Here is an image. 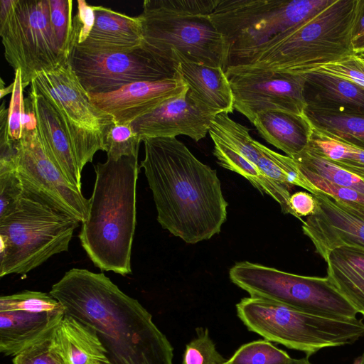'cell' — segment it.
I'll use <instances>...</instances> for the list:
<instances>
[{
	"mask_svg": "<svg viewBox=\"0 0 364 364\" xmlns=\"http://www.w3.org/2000/svg\"><path fill=\"white\" fill-rule=\"evenodd\" d=\"M95 169L89 213L81 223L79 239L95 267L125 276L132 273L138 156L107 158Z\"/></svg>",
	"mask_w": 364,
	"mask_h": 364,
	"instance_id": "3957f363",
	"label": "cell"
},
{
	"mask_svg": "<svg viewBox=\"0 0 364 364\" xmlns=\"http://www.w3.org/2000/svg\"><path fill=\"white\" fill-rule=\"evenodd\" d=\"M289 205L296 218L303 222L302 217H308L315 213L316 201L314 196L306 191H297L291 195Z\"/></svg>",
	"mask_w": 364,
	"mask_h": 364,
	"instance_id": "f35d334b",
	"label": "cell"
},
{
	"mask_svg": "<svg viewBox=\"0 0 364 364\" xmlns=\"http://www.w3.org/2000/svg\"><path fill=\"white\" fill-rule=\"evenodd\" d=\"M296 164L326 180L364 195V180L320 156L307 146L292 158Z\"/></svg>",
	"mask_w": 364,
	"mask_h": 364,
	"instance_id": "f1b7e54d",
	"label": "cell"
},
{
	"mask_svg": "<svg viewBox=\"0 0 364 364\" xmlns=\"http://www.w3.org/2000/svg\"><path fill=\"white\" fill-rule=\"evenodd\" d=\"M94 20L82 42L75 47L87 52H129L139 48L142 31L138 16L132 17L101 6H93Z\"/></svg>",
	"mask_w": 364,
	"mask_h": 364,
	"instance_id": "44dd1931",
	"label": "cell"
},
{
	"mask_svg": "<svg viewBox=\"0 0 364 364\" xmlns=\"http://www.w3.org/2000/svg\"><path fill=\"white\" fill-rule=\"evenodd\" d=\"M23 193L14 163H0V218L16 208Z\"/></svg>",
	"mask_w": 364,
	"mask_h": 364,
	"instance_id": "8d00e7d4",
	"label": "cell"
},
{
	"mask_svg": "<svg viewBox=\"0 0 364 364\" xmlns=\"http://www.w3.org/2000/svg\"><path fill=\"white\" fill-rule=\"evenodd\" d=\"M307 147L320 156L364 180L363 149L338 139L313 126Z\"/></svg>",
	"mask_w": 364,
	"mask_h": 364,
	"instance_id": "83f0119b",
	"label": "cell"
},
{
	"mask_svg": "<svg viewBox=\"0 0 364 364\" xmlns=\"http://www.w3.org/2000/svg\"><path fill=\"white\" fill-rule=\"evenodd\" d=\"M49 294L65 315L95 331L110 364H173V348L151 314L104 273L73 268Z\"/></svg>",
	"mask_w": 364,
	"mask_h": 364,
	"instance_id": "6da1fadb",
	"label": "cell"
},
{
	"mask_svg": "<svg viewBox=\"0 0 364 364\" xmlns=\"http://www.w3.org/2000/svg\"><path fill=\"white\" fill-rule=\"evenodd\" d=\"M55 328L14 355L13 363L71 364L57 340Z\"/></svg>",
	"mask_w": 364,
	"mask_h": 364,
	"instance_id": "f546056e",
	"label": "cell"
},
{
	"mask_svg": "<svg viewBox=\"0 0 364 364\" xmlns=\"http://www.w3.org/2000/svg\"><path fill=\"white\" fill-rule=\"evenodd\" d=\"M225 73L231 86L234 109L253 124L257 115L268 110L304 114V75L230 66Z\"/></svg>",
	"mask_w": 364,
	"mask_h": 364,
	"instance_id": "5bb4252c",
	"label": "cell"
},
{
	"mask_svg": "<svg viewBox=\"0 0 364 364\" xmlns=\"http://www.w3.org/2000/svg\"><path fill=\"white\" fill-rule=\"evenodd\" d=\"M1 97H3L5 95L11 93L14 87V83L12 82L9 87H4L2 83L1 84Z\"/></svg>",
	"mask_w": 364,
	"mask_h": 364,
	"instance_id": "b9f144b4",
	"label": "cell"
},
{
	"mask_svg": "<svg viewBox=\"0 0 364 364\" xmlns=\"http://www.w3.org/2000/svg\"><path fill=\"white\" fill-rule=\"evenodd\" d=\"M362 0H333L234 66L302 75L354 55L352 33Z\"/></svg>",
	"mask_w": 364,
	"mask_h": 364,
	"instance_id": "277c9868",
	"label": "cell"
},
{
	"mask_svg": "<svg viewBox=\"0 0 364 364\" xmlns=\"http://www.w3.org/2000/svg\"><path fill=\"white\" fill-rule=\"evenodd\" d=\"M304 114L316 129L364 150V113L306 107Z\"/></svg>",
	"mask_w": 364,
	"mask_h": 364,
	"instance_id": "4316f807",
	"label": "cell"
},
{
	"mask_svg": "<svg viewBox=\"0 0 364 364\" xmlns=\"http://www.w3.org/2000/svg\"><path fill=\"white\" fill-rule=\"evenodd\" d=\"M236 310L250 331L307 357L323 348L352 344L364 336L362 319L323 317L263 298L245 297Z\"/></svg>",
	"mask_w": 364,
	"mask_h": 364,
	"instance_id": "52a82bcc",
	"label": "cell"
},
{
	"mask_svg": "<svg viewBox=\"0 0 364 364\" xmlns=\"http://www.w3.org/2000/svg\"><path fill=\"white\" fill-rule=\"evenodd\" d=\"M214 8L213 0H145L137 16L141 48L176 70L173 52L191 62L225 70L228 50L210 18Z\"/></svg>",
	"mask_w": 364,
	"mask_h": 364,
	"instance_id": "5b68a950",
	"label": "cell"
},
{
	"mask_svg": "<svg viewBox=\"0 0 364 364\" xmlns=\"http://www.w3.org/2000/svg\"><path fill=\"white\" fill-rule=\"evenodd\" d=\"M68 63L88 94L108 93L134 82L179 75L141 47L129 52L109 53L87 52L74 47Z\"/></svg>",
	"mask_w": 364,
	"mask_h": 364,
	"instance_id": "4fadbf2b",
	"label": "cell"
},
{
	"mask_svg": "<svg viewBox=\"0 0 364 364\" xmlns=\"http://www.w3.org/2000/svg\"><path fill=\"white\" fill-rule=\"evenodd\" d=\"M26 100L36 117L39 137L47 155L65 178L81 191L82 172L71 142L56 112L43 96L32 88Z\"/></svg>",
	"mask_w": 364,
	"mask_h": 364,
	"instance_id": "ffe728a7",
	"label": "cell"
},
{
	"mask_svg": "<svg viewBox=\"0 0 364 364\" xmlns=\"http://www.w3.org/2000/svg\"><path fill=\"white\" fill-rule=\"evenodd\" d=\"M317 207L315 213L302 222V230L324 260L332 250L343 246L364 248V218L327 194L312 193Z\"/></svg>",
	"mask_w": 364,
	"mask_h": 364,
	"instance_id": "ac0fdd59",
	"label": "cell"
},
{
	"mask_svg": "<svg viewBox=\"0 0 364 364\" xmlns=\"http://www.w3.org/2000/svg\"><path fill=\"white\" fill-rule=\"evenodd\" d=\"M57 340L71 364L110 363L95 331L65 315L55 326Z\"/></svg>",
	"mask_w": 364,
	"mask_h": 364,
	"instance_id": "484cf974",
	"label": "cell"
},
{
	"mask_svg": "<svg viewBox=\"0 0 364 364\" xmlns=\"http://www.w3.org/2000/svg\"><path fill=\"white\" fill-rule=\"evenodd\" d=\"M305 78L306 107L348 113H364V87L342 78L316 71Z\"/></svg>",
	"mask_w": 364,
	"mask_h": 364,
	"instance_id": "603a6c76",
	"label": "cell"
},
{
	"mask_svg": "<svg viewBox=\"0 0 364 364\" xmlns=\"http://www.w3.org/2000/svg\"><path fill=\"white\" fill-rule=\"evenodd\" d=\"M225 364V363H224ZM289 364H312L308 357L301 358H292Z\"/></svg>",
	"mask_w": 364,
	"mask_h": 364,
	"instance_id": "60d3db41",
	"label": "cell"
},
{
	"mask_svg": "<svg viewBox=\"0 0 364 364\" xmlns=\"http://www.w3.org/2000/svg\"><path fill=\"white\" fill-rule=\"evenodd\" d=\"M31 88L56 112L82 172L95 154L103 149V135L112 117L93 105L69 63L41 73L31 82Z\"/></svg>",
	"mask_w": 364,
	"mask_h": 364,
	"instance_id": "30bf717a",
	"label": "cell"
},
{
	"mask_svg": "<svg viewBox=\"0 0 364 364\" xmlns=\"http://www.w3.org/2000/svg\"><path fill=\"white\" fill-rule=\"evenodd\" d=\"M333 75L364 87V65L355 54L313 70Z\"/></svg>",
	"mask_w": 364,
	"mask_h": 364,
	"instance_id": "74e56055",
	"label": "cell"
},
{
	"mask_svg": "<svg viewBox=\"0 0 364 364\" xmlns=\"http://www.w3.org/2000/svg\"><path fill=\"white\" fill-rule=\"evenodd\" d=\"M172 61L188 88L204 104L220 112H233V95L223 68L191 62L178 52L172 53Z\"/></svg>",
	"mask_w": 364,
	"mask_h": 364,
	"instance_id": "7402d4cb",
	"label": "cell"
},
{
	"mask_svg": "<svg viewBox=\"0 0 364 364\" xmlns=\"http://www.w3.org/2000/svg\"><path fill=\"white\" fill-rule=\"evenodd\" d=\"M72 0H48L49 21L56 43L68 58L75 47Z\"/></svg>",
	"mask_w": 364,
	"mask_h": 364,
	"instance_id": "4dcf8cb0",
	"label": "cell"
},
{
	"mask_svg": "<svg viewBox=\"0 0 364 364\" xmlns=\"http://www.w3.org/2000/svg\"><path fill=\"white\" fill-rule=\"evenodd\" d=\"M332 1L219 0L210 18L225 41L228 50L227 68L252 56L276 36Z\"/></svg>",
	"mask_w": 364,
	"mask_h": 364,
	"instance_id": "ba28073f",
	"label": "cell"
},
{
	"mask_svg": "<svg viewBox=\"0 0 364 364\" xmlns=\"http://www.w3.org/2000/svg\"><path fill=\"white\" fill-rule=\"evenodd\" d=\"M355 55L364 65V52L355 54Z\"/></svg>",
	"mask_w": 364,
	"mask_h": 364,
	"instance_id": "ee69618b",
	"label": "cell"
},
{
	"mask_svg": "<svg viewBox=\"0 0 364 364\" xmlns=\"http://www.w3.org/2000/svg\"><path fill=\"white\" fill-rule=\"evenodd\" d=\"M14 87L8 112V134L13 141L19 140L28 119L30 112L26 105L23 91L26 86L22 82L21 70L15 72Z\"/></svg>",
	"mask_w": 364,
	"mask_h": 364,
	"instance_id": "d590c367",
	"label": "cell"
},
{
	"mask_svg": "<svg viewBox=\"0 0 364 364\" xmlns=\"http://www.w3.org/2000/svg\"><path fill=\"white\" fill-rule=\"evenodd\" d=\"M80 223L23 192L15 209L0 218V277L26 274L68 251Z\"/></svg>",
	"mask_w": 364,
	"mask_h": 364,
	"instance_id": "8992f818",
	"label": "cell"
},
{
	"mask_svg": "<svg viewBox=\"0 0 364 364\" xmlns=\"http://www.w3.org/2000/svg\"><path fill=\"white\" fill-rule=\"evenodd\" d=\"M253 124L263 139L291 158L305 149L312 134L304 114L268 110L258 114Z\"/></svg>",
	"mask_w": 364,
	"mask_h": 364,
	"instance_id": "cb8c5ba5",
	"label": "cell"
},
{
	"mask_svg": "<svg viewBox=\"0 0 364 364\" xmlns=\"http://www.w3.org/2000/svg\"><path fill=\"white\" fill-rule=\"evenodd\" d=\"M4 57L27 86L43 73L68 63L59 49L49 21L48 0H13L0 17Z\"/></svg>",
	"mask_w": 364,
	"mask_h": 364,
	"instance_id": "8fae6325",
	"label": "cell"
},
{
	"mask_svg": "<svg viewBox=\"0 0 364 364\" xmlns=\"http://www.w3.org/2000/svg\"><path fill=\"white\" fill-rule=\"evenodd\" d=\"M140 167L152 192L161 226L189 244L220 233L228 203L215 169L176 137L146 139Z\"/></svg>",
	"mask_w": 364,
	"mask_h": 364,
	"instance_id": "7a4b0ae2",
	"label": "cell"
},
{
	"mask_svg": "<svg viewBox=\"0 0 364 364\" xmlns=\"http://www.w3.org/2000/svg\"><path fill=\"white\" fill-rule=\"evenodd\" d=\"M220 112L210 108L188 89L131 123L143 141L146 139L185 135L196 141L203 139Z\"/></svg>",
	"mask_w": 364,
	"mask_h": 364,
	"instance_id": "e0dca14e",
	"label": "cell"
},
{
	"mask_svg": "<svg viewBox=\"0 0 364 364\" xmlns=\"http://www.w3.org/2000/svg\"><path fill=\"white\" fill-rule=\"evenodd\" d=\"M296 162V161H295ZM300 172L318 190L364 218V195L350 188L333 183L296 164Z\"/></svg>",
	"mask_w": 364,
	"mask_h": 364,
	"instance_id": "836d02e7",
	"label": "cell"
},
{
	"mask_svg": "<svg viewBox=\"0 0 364 364\" xmlns=\"http://www.w3.org/2000/svg\"><path fill=\"white\" fill-rule=\"evenodd\" d=\"M14 160L23 192L72 215L81 223L88 216L90 198L73 186L47 155L31 111L21 138L14 141Z\"/></svg>",
	"mask_w": 364,
	"mask_h": 364,
	"instance_id": "7c38bea8",
	"label": "cell"
},
{
	"mask_svg": "<svg viewBox=\"0 0 364 364\" xmlns=\"http://www.w3.org/2000/svg\"><path fill=\"white\" fill-rule=\"evenodd\" d=\"M65 316L49 293L26 290L0 297V352L14 356L54 328Z\"/></svg>",
	"mask_w": 364,
	"mask_h": 364,
	"instance_id": "9a60e30c",
	"label": "cell"
},
{
	"mask_svg": "<svg viewBox=\"0 0 364 364\" xmlns=\"http://www.w3.org/2000/svg\"><path fill=\"white\" fill-rule=\"evenodd\" d=\"M325 262L330 282L364 316V248H336L328 253Z\"/></svg>",
	"mask_w": 364,
	"mask_h": 364,
	"instance_id": "d4e9b609",
	"label": "cell"
},
{
	"mask_svg": "<svg viewBox=\"0 0 364 364\" xmlns=\"http://www.w3.org/2000/svg\"><path fill=\"white\" fill-rule=\"evenodd\" d=\"M229 277L250 296L306 313L336 319H353L358 314L327 277L299 275L243 261L230 268Z\"/></svg>",
	"mask_w": 364,
	"mask_h": 364,
	"instance_id": "9c48e42d",
	"label": "cell"
},
{
	"mask_svg": "<svg viewBox=\"0 0 364 364\" xmlns=\"http://www.w3.org/2000/svg\"><path fill=\"white\" fill-rule=\"evenodd\" d=\"M100 364H110V363H100Z\"/></svg>",
	"mask_w": 364,
	"mask_h": 364,
	"instance_id": "f6af8a7d",
	"label": "cell"
},
{
	"mask_svg": "<svg viewBox=\"0 0 364 364\" xmlns=\"http://www.w3.org/2000/svg\"><path fill=\"white\" fill-rule=\"evenodd\" d=\"M179 75V74H178ZM188 89L178 75L156 81H138L103 94H88L93 105L117 124H131Z\"/></svg>",
	"mask_w": 364,
	"mask_h": 364,
	"instance_id": "d6986e66",
	"label": "cell"
},
{
	"mask_svg": "<svg viewBox=\"0 0 364 364\" xmlns=\"http://www.w3.org/2000/svg\"><path fill=\"white\" fill-rule=\"evenodd\" d=\"M353 364H364V352L354 361Z\"/></svg>",
	"mask_w": 364,
	"mask_h": 364,
	"instance_id": "7bdbcfd3",
	"label": "cell"
},
{
	"mask_svg": "<svg viewBox=\"0 0 364 364\" xmlns=\"http://www.w3.org/2000/svg\"><path fill=\"white\" fill-rule=\"evenodd\" d=\"M197 336L186 344L182 364H224L227 360L216 350L208 328L198 327Z\"/></svg>",
	"mask_w": 364,
	"mask_h": 364,
	"instance_id": "e575fe53",
	"label": "cell"
},
{
	"mask_svg": "<svg viewBox=\"0 0 364 364\" xmlns=\"http://www.w3.org/2000/svg\"><path fill=\"white\" fill-rule=\"evenodd\" d=\"M141 141L131 124L112 122L103 135L102 151H106L107 158L114 160L124 156H136Z\"/></svg>",
	"mask_w": 364,
	"mask_h": 364,
	"instance_id": "1f68e13d",
	"label": "cell"
},
{
	"mask_svg": "<svg viewBox=\"0 0 364 364\" xmlns=\"http://www.w3.org/2000/svg\"><path fill=\"white\" fill-rule=\"evenodd\" d=\"M352 48L355 54L364 52V0L352 33Z\"/></svg>",
	"mask_w": 364,
	"mask_h": 364,
	"instance_id": "ab89813d",
	"label": "cell"
},
{
	"mask_svg": "<svg viewBox=\"0 0 364 364\" xmlns=\"http://www.w3.org/2000/svg\"><path fill=\"white\" fill-rule=\"evenodd\" d=\"M208 133L214 144L213 154L221 166L247 179L262 193L271 197L278 193L279 183L258 168L261 152L248 128L220 112L212 121Z\"/></svg>",
	"mask_w": 364,
	"mask_h": 364,
	"instance_id": "2e32d148",
	"label": "cell"
},
{
	"mask_svg": "<svg viewBox=\"0 0 364 364\" xmlns=\"http://www.w3.org/2000/svg\"><path fill=\"white\" fill-rule=\"evenodd\" d=\"M289 354L267 340H257L241 346L225 364H289Z\"/></svg>",
	"mask_w": 364,
	"mask_h": 364,
	"instance_id": "d6a6232c",
	"label": "cell"
}]
</instances>
